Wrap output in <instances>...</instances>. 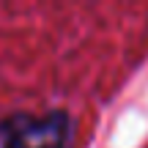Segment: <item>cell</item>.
I'll use <instances>...</instances> for the list:
<instances>
[{
	"label": "cell",
	"mask_w": 148,
	"mask_h": 148,
	"mask_svg": "<svg viewBox=\"0 0 148 148\" xmlns=\"http://www.w3.org/2000/svg\"><path fill=\"white\" fill-rule=\"evenodd\" d=\"M74 121L66 112L11 115L0 123V148H69Z\"/></svg>",
	"instance_id": "obj_1"
}]
</instances>
